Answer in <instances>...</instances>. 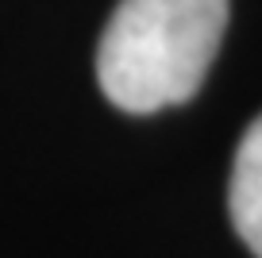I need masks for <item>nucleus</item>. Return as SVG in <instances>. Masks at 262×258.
I'll return each mask as SVG.
<instances>
[{
	"instance_id": "2",
	"label": "nucleus",
	"mask_w": 262,
	"mask_h": 258,
	"mask_svg": "<svg viewBox=\"0 0 262 258\" xmlns=\"http://www.w3.org/2000/svg\"><path fill=\"white\" fill-rule=\"evenodd\" d=\"M228 204L239 239L251 247V254L262 258V116L247 127L243 143L235 150Z\"/></svg>"
},
{
	"instance_id": "1",
	"label": "nucleus",
	"mask_w": 262,
	"mask_h": 258,
	"mask_svg": "<svg viewBox=\"0 0 262 258\" xmlns=\"http://www.w3.org/2000/svg\"><path fill=\"white\" fill-rule=\"evenodd\" d=\"M228 0H120L97 47V77L135 116L185 104L216 62Z\"/></svg>"
}]
</instances>
